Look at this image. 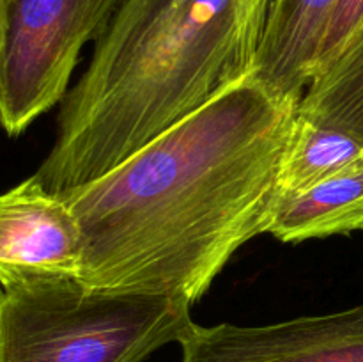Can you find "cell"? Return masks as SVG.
Returning a JSON list of instances; mask_svg holds the SVG:
<instances>
[{
  "label": "cell",
  "mask_w": 363,
  "mask_h": 362,
  "mask_svg": "<svg viewBox=\"0 0 363 362\" xmlns=\"http://www.w3.org/2000/svg\"><path fill=\"white\" fill-rule=\"evenodd\" d=\"M362 158L360 138L339 128L315 123L298 112L280 162V195L315 187Z\"/></svg>",
  "instance_id": "obj_8"
},
{
  "label": "cell",
  "mask_w": 363,
  "mask_h": 362,
  "mask_svg": "<svg viewBox=\"0 0 363 362\" xmlns=\"http://www.w3.org/2000/svg\"><path fill=\"white\" fill-rule=\"evenodd\" d=\"M6 18H7V0H0V43H2L4 28H6Z\"/></svg>",
  "instance_id": "obj_11"
},
{
  "label": "cell",
  "mask_w": 363,
  "mask_h": 362,
  "mask_svg": "<svg viewBox=\"0 0 363 362\" xmlns=\"http://www.w3.org/2000/svg\"><path fill=\"white\" fill-rule=\"evenodd\" d=\"M181 362H363V304L268 325H199L181 339Z\"/></svg>",
  "instance_id": "obj_5"
},
{
  "label": "cell",
  "mask_w": 363,
  "mask_h": 362,
  "mask_svg": "<svg viewBox=\"0 0 363 362\" xmlns=\"http://www.w3.org/2000/svg\"><path fill=\"white\" fill-rule=\"evenodd\" d=\"M124 0H7L0 43V126L23 133L69 91L87 43L108 27Z\"/></svg>",
  "instance_id": "obj_4"
},
{
  "label": "cell",
  "mask_w": 363,
  "mask_h": 362,
  "mask_svg": "<svg viewBox=\"0 0 363 362\" xmlns=\"http://www.w3.org/2000/svg\"><path fill=\"white\" fill-rule=\"evenodd\" d=\"M363 23V0H339L335 11H333L332 21L326 31L325 43H323L321 55H319L318 70L315 75L328 66L342 46L350 41L351 35L358 31ZM314 75V77H315Z\"/></svg>",
  "instance_id": "obj_10"
},
{
  "label": "cell",
  "mask_w": 363,
  "mask_h": 362,
  "mask_svg": "<svg viewBox=\"0 0 363 362\" xmlns=\"http://www.w3.org/2000/svg\"><path fill=\"white\" fill-rule=\"evenodd\" d=\"M298 112L363 141V23L305 91Z\"/></svg>",
  "instance_id": "obj_9"
},
{
  "label": "cell",
  "mask_w": 363,
  "mask_h": 362,
  "mask_svg": "<svg viewBox=\"0 0 363 362\" xmlns=\"http://www.w3.org/2000/svg\"><path fill=\"white\" fill-rule=\"evenodd\" d=\"M298 116L248 73L91 183L62 194L84 236L80 279L201 300L268 233Z\"/></svg>",
  "instance_id": "obj_1"
},
{
  "label": "cell",
  "mask_w": 363,
  "mask_h": 362,
  "mask_svg": "<svg viewBox=\"0 0 363 362\" xmlns=\"http://www.w3.org/2000/svg\"><path fill=\"white\" fill-rule=\"evenodd\" d=\"M183 298L74 275L0 279V362H145L194 327Z\"/></svg>",
  "instance_id": "obj_3"
},
{
  "label": "cell",
  "mask_w": 363,
  "mask_h": 362,
  "mask_svg": "<svg viewBox=\"0 0 363 362\" xmlns=\"http://www.w3.org/2000/svg\"><path fill=\"white\" fill-rule=\"evenodd\" d=\"M339 0H269L252 77L300 105L318 70L326 31Z\"/></svg>",
  "instance_id": "obj_7"
},
{
  "label": "cell",
  "mask_w": 363,
  "mask_h": 362,
  "mask_svg": "<svg viewBox=\"0 0 363 362\" xmlns=\"http://www.w3.org/2000/svg\"><path fill=\"white\" fill-rule=\"evenodd\" d=\"M269 0H124L60 102L34 176L91 183L252 71Z\"/></svg>",
  "instance_id": "obj_2"
},
{
  "label": "cell",
  "mask_w": 363,
  "mask_h": 362,
  "mask_svg": "<svg viewBox=\"0 0 363 362\" xmlns=\"http://www.w3.org/2000/svg\"><path fill=\"white\" fill-rule=\"evenodd\" d=\"M84 263V236L66 197L32 174L0 194V279L74 275Z\"/></svg>",
  "instance_id": "obj_6"
}]
</instances>
